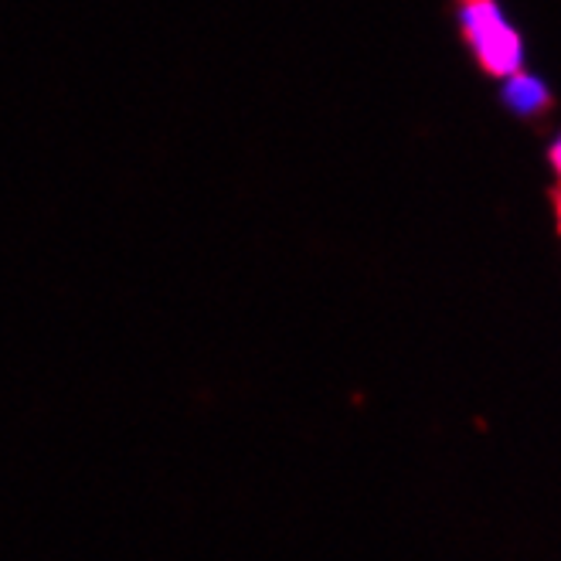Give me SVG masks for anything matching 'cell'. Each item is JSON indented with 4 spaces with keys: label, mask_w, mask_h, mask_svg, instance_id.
Returning a JSON list of instances; mask_svg holds the SVG:
<instances>
[{
    "label": "cell",
    "mask_w": 561,
    "mask_h": 561,
    "mask_svg": "<svg viewBox=\"0 0 561 561\" xmlns=\"http://www.w3.org/2000/svg\"><path fill=\"white\" fill-rule=\"evenodd\" d=\"M456 21L486 76L507 79L524 69V38L497 0H459Z\"/></svg>",
    "instance_id": "obj_1"
},
{
    "label": "cell",
    "mask_w": 561,
    "mask_h": 561,
    "mask_svg": "<svg viewBox=\"0 0 561 561\" xmlns=\"http://www.w3.org/2000/svg\"><path fill=\"white\" fill-rule=\"evenodd\" d=\"M501 82H504V103H507L511 113H517V116H538V113H545L548 103H551L548 85H545L538 76L524 72V69H517L514 76H507V79H501Z\"/></svg>",
    "instance_id": "obj_2"
},
{
    "label": "cell",
    "mask_w": 561,
    "mask_h": 561,
    "mask_svg": "<svg viewBox=\"0 0 561 561\" xmlns=\"http://www.w3.org/2000/svg\"><path fill=\"white\" fill-rule=\"evenodd\" d=\"M548 160H551V171L558 174V181H561V137L551 144V150H548Z\"/></svg>",
    "instance_id": "obj_3"
},
{
    "label": "cell",
    "mask_w": 561,
    "mask_h": 561,
    "mask_svg": "<svg viewBox=\"0 0 561 561\" xmlns=\"http://www.w3.org/2000/svg\"><path fill=\"white\" fill-rule=\"evenodd\" d=\"M558 221H561V197H558Z\"/></svg>",
    "instance_id": "obj_4"
}]
</instances>
